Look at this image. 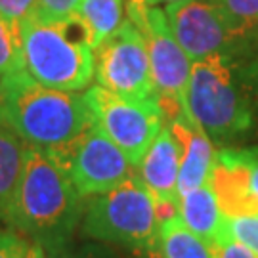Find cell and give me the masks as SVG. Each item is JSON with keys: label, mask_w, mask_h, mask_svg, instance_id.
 Returning <instances> with one entry per match:
<instances>
[{"label": "cell", "mask_w": 258, "mask_h": 258, "mask_svg": "<svg viewBox=\"0 0 258 258\" xmlns=\"http://www.w3.org/2000/svg\"><path fill=\"white\" fill-rule=\"evenodd\" d=\"M185 115L214 144L228 146L250 134L258 124V50L195 61Z\"/></svg>", "instance_id": "obj_1"}, {"label": "cell", "mask_w": 258, "mask_h": 258, "mask_svg": "<svg viewBox=\"0 0 258 258\" xmlns=\"http://www.w3.org/2000/svg\"><path fill=\"white\" fill-rule=\"evenodd\" d=\"M0 119L27 148L59 153L92 128L86 98L35 83L21 67L0 79Z\"/></svg>", "instance_id": "obj_2"}, {"label": "cell", "mask_w": 258, "mask_h": 258, "mask_svg": "<svg viewBox=\"0 0 258 258\" xmlns=\"http://www.w3.org/2000/svg\"><path fill=\"white\" fill-rule=\"evenodd\" d=\"M83 214V197L61 161L48 151L25 149L10 226L40 243L50 256L73 243Z\"/></svg>", "instance_id": "obj_3"}, {"label": "cell", "mask_w": 258, "mask_h": 258, "mask_svg": "<svg viewBox=\"0 0 258 258\" xmlns=\"http://www.w3.org/2000/svg\"><path fill=\"white\" fill-rule=\"evenodd\" d=\"M21 63L35 83L59 92H81L94 79V48L81 19L46 23L27 16L19 23Z\"/></svg>", "instance_id": "obj_4"}, {"label": "cell", "mask_w": 258, "mask_h": 258, "mask_svg": "<svg viewBox=\"0 0 258 258\" xmlns=\"http://www.w3.org/2000/svg\"><path fill=\"white\" fill-rule=\"evenodd\" d=\"M159 209L140 176L107 194L94 195L81 222L86 237L117 245L122 249L146 252L153 258L159 250Z\"/></svg>", "instance_id": "obj_5"}, {"label": "cell", "mask_w": 258, "mask_h": 258, "mask_svg": "<svg viewBox=\"0 0 258 258\" xmlns=\"http://www.w3.org/2000/svg\"><path fill=\"white\" fill-rule=\"evenodd\" d=\"M86 103L92 111L96 126L126 155L128 163L138 168L151 144L168 122L165 107L153 98H124L92 86L86 94Z\"/></svg>", "instance_id": "obj_6"}, {"label": "cell", "mask_w": 258, "mask_h": 258, "mask_svg": "<svg viewBox=\"0 0 258 258\" xmlns=\"http://www.w3.org/2000/svg\"><path fill=\"white\" fill-rule=\"evenodd\" d=\"M165 16L178 44L194 63L212 55L258 50V37L237 27L211 0L166 4Z\"/></svg>", "instance_id": "obj_7"}, {"label": "cell", "mask_w": 258, "mask_h": 258, "mask_svg": "<svg viewBox=\"0 0 258 258\" xmlns=\"http://www.w3.org/2000/svg\"><path fill=\"white\" fill-rule=\"evenodd\" d=\"M94 77L98 86L117 96L138 100L155 96L146 37L128 16L94 50Z\"/></svg>", "instance_id": "obj_8"}, {"label": "cell", "mask_w": 258, "mask_h": 258, "mask_svg": "<svg viewBox=\"0 0 258 258\" xmlns=\"http://www.w3.org/2000/svg\"><path fill=\"white\" fill-rule=\"evenodd\" d=\"M148 44L151 77L155 96L165 107L168 119L187 113V86L191 79L194 61L187 57L184 48L178 44L168 25L165 10L148 6L136 23Z\"/></svg>", "instance_id": "obj_9"}, {"label": "cell", "mask_w": 258, "mask_h": 258, "mask_svg": "<svg viewBox=\"0 0 258 258\" xmlns=\"http://www.w3.org/2000/svg\"><path fill=\"white\" fill-rule=\"evenodd\" d=\"M52 155L61 161L81 197H94L115 189L128 180L134 168L126 155L96 124L69 149Z\"/></svg>", "instance_id": "obj_10"}, {"label": "cell", "mask_w": 258, "mask_h": 258, "mask_svg": "<svg viewBox=\"0 0 258 258\" xmlns=\"http://www.w3.org/2000/svg\"><path fill=\"white\" fill-rule=\"evenodd\" d=\"M138 168L140 180L155 199L161 220L170 214H176L180 205V142L168 122L151 144Z\"/></svg>", "instance_id": "obj_11"}, {"label": "cell", "mask_w": 258, "mask_h": 258, "mask_svg": "<svg viewBox=\"0 0 258 258\" xmlns=\"http://www.w3.org/2000/svg\"><path fill=\"white\" fill-rule=\"evenodd\" d=\"M209 184L228 218L258 214V199L250 189L249 161L245 149L222 148L214 157Z\"/></svg>", "instance_id": "obj_12"}, {"label": "cell", "mask_w": 258, "mask_h": 258, "mask_svg": "<svg viewBox=\"0 0 258 258\" xmlns=\"http://www.w3.org/2000/svg\"><path fill=\"white\" fill-rule=\"evenodd\" d=\"M168 124L180 142L178 194L182 197L211 180L216 151H214V142L209 138V134L189 115L170 117Z\"/></svg>", "instance_id": "obj_13"}, {"label": "cell", "mask_w": 258, "mask_h": 258, "mask_svg": "<svg viewBox=\"0 0 258 258\" xmlns=\"http://www.w3.org/2000/svg\"><path fill=\"white\" fill-rule=\"evenodd\" d=\"M178 216L195 235L207 241L212 249L220 241L230 237L228 216L222 212L220 203H218L214 189L209 182L180 197Z\"/></svg>", "instance_id": "obj_14"}, {"label": "cell", "mask_w": 258, "mask_h": 258, "mask_svg": "<svg viewBox=\"0 0 258 258\" xmlns=\"http://www.w3.org/2000/svg\"><path fill=\"white\" fill-rule=\"evenodd\" d=\"M25 144L0 119V224H12L18 184L25 161Z\"/></svg>", "instance_id": "obj_15"}, {"label": "cell", "mask_w": 258, "mask_h": 258, "mask_svg": "<svg viewBox=\"0 0 258 258\" xmlns=\"http://www.w3.org/2000/svg\"><path fill=\"white\" fill-rule=\"evenodd\" d=\"M159 258H216L214 249L185 226L182 218L170 214L159 224Z\"/></svg>", "instance_id": "obj_16"}, {"label": "cell", "mask_w": 258, "mask_h": 258, "mask_svg": "<svg viewBox=\"0 0 258 258\" xmlns=\"http://www.w3.org/2000/svg\"><path fill=\"white\" fill-rule=\"evenodd\" d=\"M77 18L81 19L88 40L96 50L126 21L124 0H81Z\"/></svg>", "instance_id": "obj_17"}, {"label": "cell", "mask_w": 258, "mask_h": 258, "mask_svg": "<svg viewBox=\"0 0 258 258\" xmlns=\"http://www.w3.org/2000/svg\"><path fill=\"white\" fill-rule=\"evenodd\" d=\"M48 258H151L146 252L122 249L117 245L102 243V241H83V243H69L67 247L57 250Z\"/></svg>", "instance_id": "obj_18"}, {"label": "cell", "mask_w": 258, "mask_h": 258, "mask_svg": "<svg viewBox=\"0 0 258 258\" xmlns=\"http://www.w3.org/2000/svg\"><path fill=\"white\" fill-rule=\"evenodd\" d=\"M239 29L258 37V0H211Z\"/></svg>", "instance_id": "obj_19"}, {"label": "cell", "mask_w": 258, "mask_h": 258, "mask_svg": "<svg viewBox=\"0 0 258 258\" xmlns=\"http://www.w3.org/2000/svg\"><path fill=\"white\" fill-rule=\"evenodd\" d=\"M21 52L19 42L6 21L0 18V79L21 69Z\"/></svg>", "instance_id": "obj_20"}, {"label": "cell", "mask_w": 258, "mask_h": 258, "mask_svg": "<svg viewBox=\"0 0 258 258\" xmlns=\"http://www.w3.org/2000/svg\"><path fill=\"white\" fill-rule=\"evenodd\" d=\"M81 0H37V8L31 16L46 23H63L77 16Z\"/></svg>", "instance_id": "obj_21"}, {"label": "cell", "mask_w": 258, "mask_h": 258, "mask_svg": "<svg viewBox=\"0 0 258 258\" xmlns=\"http://www.w3.org/2000/svg\"><path fill=\"white\" fill-rule=\"evenodd\" d=\"M228 233L258 256V214L228 218Z\"/></svg>", "instance_id": "obj_22"}, {"label": "cell", "mask_w": 258, "mask_h": 258, "mask_svg": "<svg viewBox=\"0 0 258 258\" xmlns=\"http://www.w3.org/2000/svg\"><path fill=\"white\" fill-rule=\"evenodd\" d=\"M35 8H37V0H0V18L6 21V25L18 38L19 23L31 16Z\"/></svg>", "instance_id": "obj_23"}, {"label": "cell", "mask_w": 258, "mask_h": 258, "mask_svg": "<svg viewBox=\"0 0 258 258\" xmlns=\"http://www.w3.org/2000/svg\"><path fill=\"white\" fill-rule=\"evenodd\" d=\"M31 241L14 230L0 228V258H25Z\"/></svg>", "instance_id": "obj_24"}, {"label": "cell", "mask_w": 258, "mask_h": 258, "mask_svg": "<svg viewBox=\"0 0 258 258\" xmlns=\"http://www.w3.org/2000/svg\"><path fill=\"white\" fill-rule=\"evenodd\" d=\"M214 254L216 258H258L252 250H249L245 245H241L239 241L231 239V237L220 241L214 247Z\"/></svg>", "instance_id": "obj_25"}, {"label": "cell", "mask_w": 258, "mask_h": 258, "mask_svg": "<svg viewBox=\"0 0 258 258\" xmlns=\"http://www.w3.org/2000/svg\"><path fill=\"white\" fill-rule=\"evenodd\" d=\"M247 161H249V172H250V189L254 197L258 199V148L245 149Z\"/></svg>", "instance_id": "obj_26"}, {"label": "cell", "mask_w": 258, "mask_h": 258, "mask_svg": "<svg viewBox=\"0 0 258 258\" xmlns=\"http://www.w3.org/2000/svg\"><path fill=\"white\" fill-rule=\"evenodd\" d=\"M146 2L144 0H126V16H128L130 21H134V23H138L142 16H144V12H146Z\"/></svg>", "instance_id": "obj_27"}, {"label": "cell", "mask_w": 258, "mask_h": 258, "mask_svg": "<svg viewBox=\"0 0 258 258\" xmlns=\"http://www.w3.org/2000/svg\"><path fill=\"white\" fill-rule=\"evenodd\" d=\"M25 258H48L46 256V250L42 249V245L37 243V241H31V245H29V250H27V256Z\"/></svg>", "instance_id": "obj_28"}, {"label": "cell", "mask_w": 258, "mask_h": 258, "mask_svg": "<svg viewBox=\"0 0 258 258\" xmlns=\"http://www.w3.org/2000/svg\"><path fill=\"white\" fill-rule=\"evenodd\" d=\"M146 6H161V4H174V2H180V0H144Z\"/></svg>", "instance_id": "obj_29"}]
</instances>
